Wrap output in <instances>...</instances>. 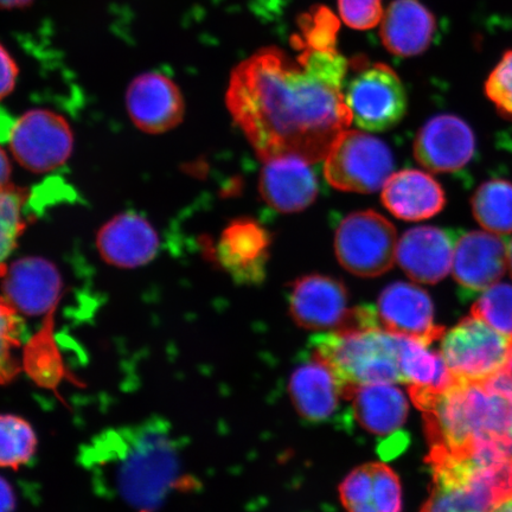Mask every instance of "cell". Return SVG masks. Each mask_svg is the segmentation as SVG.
Returning a JSON list of instances; mask_svg holds the SVG:
<instances>
[{"label": "cell", "mask_w": 512, "mask_h": 512, "mask_svg": "<svg viewBox=\"0 0 512 512\" xmlns=\"http://www.w3.org/2000/svg\"><path fill=\"white\" fill-rule=\"evenodd\" d=\"M382 202L398 219L422 221L444 209L446 196L431 175L407 169L390 176L383 187Z\"/></svg>", "instance_id": "23"}, {"label": "cell", "mask_w": 512, "mask_h": 512, "mask_svg": "<svg viewBox=\"0 0 512 512\" xmlns=\"http://www.w3.org/2000/svg\"><path fill=\"white\" fill-rule=\"evenodd\" d=\"M310 163L296 157L267 160L260 176V194L281 213L309 208L318 195V182Z\"/></svg>", "instance_id": "20"}, {"label": "cell", "mask_w": 512, "mask_h": 512, "mask_svg": "<svg viewBox=\"0 0 512 512\" xmlns=\"http://www.w3.org/2000/svg\"><path fill=\"white\" fill-rule=\"evenodd\" d=\"M380 37L390 54L413 57L430 48L437 22L421 0H394L384 11Z\"/></svg>", "instance_id": "22"}, {"label": "cell", "mask_w": 512, "mask_h": 512, "mask_svg": "<svg viewBox=\"0 0 512 512\" xmlns=\"http://www.w3.org/2000/svg\"><path fill=\"white\" fill-rule=\"evenodd\" d=\"M27 191L8 185L0 189V267L14 251L28 220Z\"/></svg>", "instance_id": "30"}, {"label": "cell", "mask_w": 512, "mask_h": 512, "mask_svg": "<svg viewBox=\"0 0 512 512\" xmlns=\"http://www.w3.org/2000/svg\"><path fill=\"white\" fill-rule=\"evenodd\" d=\"M291 43L297 56L267 47L242 61L230 75L227 106L262 160L312 164L352 123L343 94L350 61L337 47Z\"/></svg>", "instance_id": "1"}, {"label": "cell", "mask_w": 512, "mask_h": 512, "mask_svg": "<svg viewBox=\"0 0 512 512\" xmlns=\"http://www.w3.org/2000/svg\"><path fill=\"white\" fill-rule=\"evenodd\" d=\"M16 496L8 480L0 477V512H15Z\"/></svg>", "instance_id": "36"}, {"label": "cell", "mask_w": 512, "mask_h": 512, "mask_svg": "<svg viewBox=\"0 0 512 512\" xmlns=\"http://www.w3.org/2000/svg\"><path fill=\"white\" fill-rule=\"evenodd\" d=\"M128 114L140 130L164 133L181 123L184 101L176 83L162 73L138 76L126 94Z\"/></svg>", "instance_id": "17"}, {"label": "cell", "mask_w": 512, "mask_h": 512, "mask_svg": "<svg viewBox=\"0 0 512 512\" xmlns=\"http://www.w3.org/2000/svg\"><path fill=\"white\" fill-rule=\"evenodd\" d=\"M14 119L0 108V142H9L12 127L15 124Z\"/></svg>", "instance_id": "38"}, {"label": "cell", "mask_w": 512, "mask_h": 512, "mask_svg": "<svg viewBox=\"0 0 512 512\" xmlns=\"http://www.w3.org/2000/svg\"><path fill=\"white\" fill-rule=\"evenodd\" d=\"M398 235L386 217L373 210L345 217L336 232L335 251L345 270L362 278H375L394 266Z\"/></svg>", "instance_id": "8"}, {"label": "cell", "mask_w": 512, "mask_h": 512, "mask_svg": "<svg viewBox=\"0 0 512 512\" xmlns=\"http://www.w3.org/2000/svg\"><path fill=\"white\" fill-rule=\"evenodd\" d=\"M508 270L510 271L512 277V240L508 245Z\"/></svg>", "instance_id": "42"}, {"label": "cell", "mask_w": 512, "mask_h": 512, "mask_svg": "<svg viewBox=\"0 0 512 512\" xmlns=\"http://www.w3.org/2000/svg\"><path fill=\"white\" fill-rule=\"evenodd\" d=\"M288 392L298 414L312 424L331 422L344 399L335 374L313 354L294 369Z\"/></svg>", "instance_id": "19"}, {"label": "cell", "mask_w": 512, "mask_h": 512, "mask_svg": "<svg viewBox=\"0 0 512 512\" xmlns=\"http://www.w3.org/2000/svg\"><path fill=\"white\" fill-rule=\"evenodd\" d=\"M405 338L382 328L329 331L311 338V354L332 370L347 400L356 387L403 383L400 361Z\"/></svg>", "instance_id": "4"}, {"label": "cell", "mask_w": 512, "mask_h": 512, "mask_svg": "<svg viewBox=\"0 0 512 512\" xmlns=\"http://www.w3.org/2000/svg\"><path fill=\"white\" fill-rule=\"evenodd\" d=\"M433 488L421 512H491L512 497V458L477 463L431 450Z\"/></svg>", "instance_id": "5"}, {"label": "cell", "mask_w": 512, "mask_h": 512, "mask_svg": "<svg viewBox=\"0 0 512 512\" xmlns=\"http://www.w3.org/2000/svg\"><path fill=\"white\" fill-rule=\"evenodd\" d=\"M440 354L457 381L483 382L507 367L512 347L491 326L471 316L445 332Z\"/></svg>", "instance_id": "9"}, {"label": "cell", "mask_w": 512, "mask_h": 512, "mask_svg": "<svg viewBox=\"0 0 512 512\" xmlns=\"http://www.w3.org/2000/svg\"><path fill=\"white\" fill-rule=\"evenodd\" d=\"M18 68L9 51L0 44V101L8 96L16 86Z\"/></svg>", "instance_id": "35"}, {"label": "cell", "mask_w": 512, "mask_h": 512, "mask_svg": "<svg viewBox=\"0 0 512 512\" xmlns=\"http://www.w3.org/2000/svg\"><path fill=\"white\" fill-rule=\"evenodd\" d=\"M473 216L485 230L497 235L512 233V183L491 179L472 197Z\"/></svg>", "instance_id": "27"}, {"label": "cell", "mask_w": 512, "mask_h": 512, "mask_svg": "<svg viewBox=\"0 0 512 512\" xmlns=\"http://www.w3.org/2000/svg\"><path fill=\"white\" fill-rule=\"evenodd\" d=\"M325 177L332 187L370 194L383 189L394 171V157L379 138L344 131L325 157Z\"/></svg>", "instance_id": "7"}, {"label": "cell", "mask_w": 512, "mask_h": 512, "mask_svg": "<svg viewBox=\"0 0 512 512\" xmlns=\"http://www.w3.org/2000/svg\"><path fill=\"white\" fill-rule=\"evenodd\" d=\"M507 270L508 243L501 235L475 230L457 236L452 272L465 293H483L498 284Z\"/></svg>", "instance_id": "12"}, {"label": "cell", "mask_w": 512, "mask_h": 512, "mask_svg": "<svg viewBox=\"0 0 512 512\" xmlns=\"http://www.w3.org/2000/svg\"><path fill=\"white\" fill-rule=\"evenodd\" d=\"M17 162L36 174L59 169L73 150L67 120L50 111L35 110L15 121L9 138Z\"/></svg>", "instance_id": "10"}, {"label": "cell", "mask_w": 512, "mask_h": 512, "mask_svg": "<svg viewBox=\"0 0 512 512\" xmlns=\"http://www.w3.org/2000/svg\"><path fill=\"white\" fill-rule=\"evenodd\" d=\"M343 94L352 121L363 130H390L407 112L405 86L386 63H369L364 59L350 61Z\"/></svg>", "instance_id": "6"}, {"label": "cell", "mask_w": 512, "mask_h": 512, "mask_svg": "<svg viewBox=\"0 0 512 512\" xmlns=\"http://www.w3.org/2000/svg\"><path fill=\"white\" fill-rule=\"evenodd\" d=\"M472 315L502 335L512 347V285L496 284L482 293Z\"/></svg>", "instance_id": "32"}, {"label": "cell", "mask_w": 512, "mask_h": 512, "mask_svg": "<svg viewBox=\"0 0 512 512\" xmlns=\"http://www.w3.org/2000/svg\"><path fill=\"white\" fill-rule=\"evenodd\" d=\"M476 136L469 124L452 114H441L420 128L414 156L425 169L451 174L465 168L476 153Z\"/></svg>", "instance_id": "11"}, {"label": "cell", "mask_w": 512, "mask_h": 512, "mask_svg": "<svg viewBox=\"0 0 512 512\" xmlns=\"http://www.w3.org/2000/svg\"><path fill=\"white\" fill-rule=\"evenodd\" d=\"M485 94L499 114L512 120V50L507 51L485 82Z\"/></svg>", "instance_id": "33"}, {"label": "cell", "mask_w": 512, "mask_h": 512, "mask_svg": "<svg viewBox=\"0 0 512 512\" xmlns=\"http://www.w3.org/2000/svg\"><path fill=\"white\" fill-rule=\"evenodd\" d=\"M491 512H512V497L509 498L508 501L499 504L498 507Z\"/></svg>", "instance_id": "40"}, {"label": "cell", "mask_w": 512, "mask_h": 512, "mask_svg": "<svg viewBox=\"0 0 512 512\" xmlns=\"http://www.w3.org/2000/svg\"><path fill=\"white\" fill-rule=\"evenodd\" d=\"M351 416L364 430L379 437L399 434L408 416L405 394L393 383H374L356 387L347 396Z\"/></svg>", "instance_id": "25"}, {"label": "cell", "mask_w": 512, "mask_h": 512, "mask_svg": "<svg viewBox=\"0 0 512 512\" xmlns=\"http://www.w3.org/2000/svg\"><path fill=\"white\" fill-rule=\"evenodd\" d=\"M457 236L448 230L419 227L402 235L396 259L416 283L434 285L452 271Z\"/></svg>", "instance_id": "18"}, {"label": "cell", "mask_w": 512, "mask_h": 512, "mask_svg": "<svg viewBox=\"0 0 512 512\" xmlns=\"http://www.w3.org/2000/svg\"><path fill=\"white\" fill-rule=\"evenodd\" d=\"M31 0H0V8L2 9H17L22 6L28 5Z\"/></svg>", "instance_id": "39"}, {"label": "cell", "mask_w": 512, "mask_h": 512, "mask_svg": "<svg viewBox=\"0 0 512 512\" xmlns=\"http://www.w3.org/2000/svg\"><path fill=\"white\" fill-rule=\"evenodd\" d=\"M431 450L477 463L512 458V388L504 374L457 381L441 392L408 388Z\"/></svg>", "instance_id": "2"}, {"label": "cell", "mask_w": 512, "mask_h": 512, "mask_svg": "<svg viewBox=\"0 0 512 512\" xmlns=\"http://www.w3.org/2000/svg\"><path fill=\"white\" fill-rule=\"evenodd\" d=\"M342 21L355 30H369L382 21V0H338Z\"/></svg>", "instance_id": "34"}, {"label": "cell", "mask_w": 512, "mask_h": 512, "mask_svg": "<svg viewBox=\"0 0 512 512\" xmlns=\"http://www.w3.org/2000/svg\"><path fill=\"white\" fill-rule=\"evenodd\" d=\"M271 236L252 219H238L223 230L216 245V259L235 283L256 285L266 277Z\"/></svg>", "instance_id": "16"}, {"label": "cell", "mask_w": 512, "mask_h": 512, "mask_svg": "<svg viewBox=\"0 0 512 512\" xmlns=\"http://www.w3.org/2000/svg\"><path fill=\"white\" fill-rule=\"evenodd\" d=\"M96 246L108 264L124 268L146 265L158 252L155 228L142 216L126 213L101 228Z\"/></svg>", "instance_id": "21"}, {"label": "cell", "mask_w": 512, "mask_h": 512, "mask_svg": "<svg viewBox=\"0 0 512 512\" xmlns=\"http://www.w3.org/2000/svg\"><path fill=\"white\" fill-rule=\"evenodd\" d=\"M24 324L21 313L0 297V386L14 381L23 370L16 354L21 347Z\"/></svg>", "instance_id": "31"}, {"label": "cell", "mask_w": 512, "mask_h": 512, "mask_svg": "<svg viewBox=\"0 0 512 512\" xmlns=\"http://www.w3.org/2000/svg\"><path fill=\"white\" fill-rule=\"evenodd\" d=\"M54 313L46 316L43 328L28 343L23 356V369L41 386L54 388L64 375L59 349L54 337Z\"/></svg>", "instance_id": "28"}, {"label": "cell", "mask_w": 512, "mask_h": 512, "mask_svg": "<svg viewBox=\"0 0 512 512\" xmlns=\"http://www.w3.org/2000/svg\"><path fill=\"white\" fill-rule=\"evenodd\" d=\"M2 268L3 296L27 316H47L56 311L62 280L56 267L41 258H25Z\"/></svg>", "instance_id": "15"}, {"label": "cell", "mask_w": 512, "mask_h": 512, "mask_svg": "<svg viewBox=\"0 0 512 512\" xmlns=\"http://www.w3.org/2000/svg\"><path fill=\"white\" fill-rule=\"evenodd\" d=\"M349 296L342 281L311 274L296 280L288 298L291 316L312 331H335L347 319Z\"/></svg>", "instance_id": "14"}, {"label": "cell", "mask_w": 512, "mask_h": 512, "mask_svg": "<svg viewBox=\"0 0 512 512\" xmlns=\"http://www.w3.org/2000/svg\"><path fill=\"white\" fill-rule=\"evenodd\" d=\"M37 450L34 428L27 420L0 414V467L18 470L28 464Z\"/></svg>", "instance_id": "29"}, {"label": "cell", "mask_w": 512, "mask_h": 512, "mask_svg": "<svg viewBox=\"0 0 512 512\" xmlns=\"http://www.w3.org/2000/svg\"><path fill=\"white\" fill-rule=\"evenodd\" d=\"M11 164L9 157L6 156L5 151L0 147V189L10 185Z\"/></svg>", "instance_id": "37"}, {"label": "cell", "mask_w": 512, "mask_h": 512, "mask_svg": "<svg viewBox=\"0 0 512 512\" xmlns=\"http://www.w3.org/2000/svg\"><path fill=\"white\" fill-rule=\"evenodd\" d=\"M502 373L504 374L505 377H507V380L512 388V356L510 358L509 363L507 364V367H505L502 370Z\"/></svg>", "instance_id": "41"}, {"label": "cell", "mask_w": 512, "mask_h": 512, "mask_svg": "<svg viewBox=\"0 0 512 512\" xmlns=\"http://www.w3.org/2000/svg\"><path fill=\"white\" fill-rule=\"evenodd\" d=\"M430 344L419 339L405 338L401 351V374L408 388H421L441 392L452 386L454 379L443 356L432 351Z\"/></svg>", "instance_id": "26"}, {"label": "cell", "mask_w": 512, "mask_h": 512, "mask_svg": "<svg viewBox=\"0 0 512 512\" xmlns=\"http://www.w3.org/2000/svg\"><path fill=\"white\" fill-rule=\"evenodd\" d=\"M85 458L88 466L106 471L115 494L142 512L156 511L183 485L181 453L162 419L99 435Z\"/></svg>", "instance_id": "3"}, {"label": "cell", "mask_w": 512, "mask_h": 512, "mask_svg": "<svg viewBox=\"0 0 512 512\" xmlns=\"http://www.w3.org/2000/svg\"><path fill=\"white\" fill-rule=\"evenodd\" d=\"M348 512H401L399 477L389 466L370 463L357 467L339 488Z\"/></svg>", "instance_id": "24"}, {"label": "cell", "mask_w": 512, "mask_h": 512, "mask_svg": "<svg viewBox=\"0 0 512 512\" xmlns=\"http://www.w3.org/2000/svg\"><path fill=\"white\" fill-rule=\"evenodd\" d=\"M377 316L381 328L390 334L430 345L445 334V329L434 323V306L428 293L402 281L384 288L377 304Z\"/></svg>", "instance_id": "13"}]
</instances>
